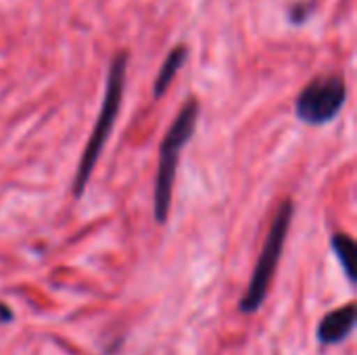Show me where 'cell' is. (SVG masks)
Masks as SVG:
<instances>
[{"label":"cell","mask_w":357,"mask_h":355,"mask_svg":"<svg viewBox=\"0 0 357 355\" xmlns=\"http://www.w3.org/2000/svg\"><path fill=\"white\" fill-rule=\"evenodd\" d=\"M128 52L126 50H119L111 65H109V73H107V88H105V96H102V105H100V111H98V117H96V123H94V130L86 142V149L82 153V159H79V165H77V172L73 176V182H71V192L75 199H79L86 188H88V182L92 178V172L102 155V149L115 128V121L119 117V111H121V103H123V92H126V80H128Z\"/></svg>","instance_id":"obj_1"},{"label":"cell","mask_w":357,"mask_h":355,"mask_svg":"<svg viewBox=\"0 0 357 355\" xmlns=\"http://www.w3.org/2000/svg\"><path fill=\"white\" fill-rule=\"evenodd\" d=\"M199 100L195 96L186 98L180 113L172 121L167 134L161 140L159 146V165L155 176V192H153V213L157 224H165L169 209H172V195H174V182L178 163L182 157V149L190 142L197 123H199Z\"/></svg>","instance_id":"obj_2"},{"label":"cell","mask_w":357,"mask_h":355,"mask_svg":"<svg viewBox=\"0 0 357 355\" xmlns=\"http://www.w3.org/2000/svg\"><path fill=\"white\" fill-rule=\"evenodd\" d=\"M293 213H295V203L291 199L282 201L276 216H274V220H272V226H270L268 239L264 243L261 255H259V259L255 264V270L251 274L249 289L243 295V299L238 301V312L245 314V316L257 314L261 310L266 297H268L272 278L276 274L278 262H280L282 251H284V243H287V234H289V228H291V222H293Z\"/></svg>","instance_id":"obj_3"},{"label":"cell","mask_w":357,"mask_h":355,"mask_svg":"<svg viewBox=\"0 0 357 355\" xmlns=\"http://www.w3.org/2000/svg\"><path fill=\"white\" fill-rule=\"evenodd\" d=\"M347 100V84L341 73L314 77L295 100V115L307 126H324L339 117Z\"/></svg>","instance_id":"obj_4"},{"label":"cell","mask_w":357,"mask_h":355,"mask_svg":"<svg viewBox=\"0 0 357 355\" xmlns=\"http://www.w3.org/2000/svg\"><path fill=\"white\" fill-rule=\"evenodd\" d=\"M356 320L357 312L354 303H347L343 308L333 310L318 324V331H316L318 343L322 347H331V345H339V343L347 341L354 335Z\"/></svg>","instance_id":"obj_5"},{"label":"cell","mask_w":357,"mask_h":355,"mask_svg":"<svg viewBox=\"0 0 357 355\" xmlns=\"http://www.w3.org/2000/svg\"><path fill=\"white\" fill-rule=\"evenodd\" d=\"M186 59H188V48L184 44H178L167 52V59L163 61V65H161V69H159V73L155 77V84H153V98L155 100L161 98L167 92L169 84L174 82V77L178 75V71L182 69Z\"/></svg>","instance_id":"obj_6"},{"label":"cell","mask_w":357,"mask_h":355,"mask_svg":"<svg viewBox=\"0 0 357 355\" xmlns=\"http://www.w3.org/2000/svg\"><path fill=\"white\" fill-rule=\"evenodd\" d=\"M333 251L345 272V276L349 278V282H356V257H357V245L356 241L345 234V232H337L333 234Z\"/></svg>","instance_id":"obj_7"},{"label":"cell","mask_w":357,"mask_h":355,"mask_svg":"<svg viewBox=\"0 0 357 355\" xmlns=\"http://www.w3.org/2000/svg\"><path fill=\"white\" fill-rule=\"evenodd\" d=\"M314 10V4L312 2H295L291 8H289V21L295 23V25H301L307 21V17L312 15Z\"/></svg>","instance_id":"obj_8"},{"label":"cell","mask_w":357,"mask_h":355,"mask_svg":"<svg viewBox=\"0 0 357 355\" xmlns=\"http://www.w3.org/2000/svg\"><path fill=\"white\" fill-rule=\"evenodd\" d=\"M13 310L6 305V303H0V324H8V322H13Z\"/></svg>","instance_id":"obj_9"}]
</instances>
